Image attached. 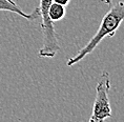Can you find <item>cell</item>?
Here are the masks:
<instances>
[{
  "instance_id": "obj_1",
  "label": "cell",
  "mask_w": 124,
  "mask_h": 122,
  "mask_svg": "<svg viewBox=\"0 0 124 122\" xmlns=\"http://www.w3.org/2000/svg\"><path fill=\"white\" fill-rule=\"evenodd\" d=\"M124 21V0L118 1L117 3L111 5L105 15L102 18V21L99 25L97 32L92 37L91 40L83 46L79 52L70 58L66 61L67 66H73L83 60L86 56L95 51V49L100 44V42L106 37H114L118 29Z\"/></svg>"
},
{
  "instance_id": "obj_2",
  "label": "cell",
  "mask_w": 124,
  "mask_h": 122,
  "mask_svg": "<svg viewBox=\"0 0 124 122\" xmlns=\"http://www.w3.org/2000/svg\"><path fill=\"white\" fill-rule=\"evenodd\" d=\"M53 0H40L39 2V17L41 18V31L43 36L42 48L39 49V57L54 58L60 51L58 34L56 33L54 21L48 15V8Z\"/></svg>"
},
{
  "instance_id": "obj_3",
  "label": "cell",
  "mask_w": 124,
  "mask_h": 122,
  "mask_svg": "<svg viewBox=\"0 0 124 122\" xmlns=\"http://www.w3.org/2000/svg\"><path fill=\"white\" fill-rule=\"evenodd\" d=\"M109 90V74L108 72L103 71L99 77L97 85H96V97L94 105H93L92 116L88 119L89 122H101L111 117L113 111L110 107L109 97H108Z\"/></svg>"
},
{
  "instance_id": "obj_4",
  "label": "cell",
  "mask_w": 124,
  "mask_h": 122,
  "mask_svg": "<svg viewBox=\"0 0 124 122\" xmlns=\"http://www.w3.org/2000/svg\"><path fill=\"white\" fill-rule=\"evenodd\" d=\"M0 11L4 12H12L19 16L25 18L29 21H35L39 18V11L38 8H36L35 10L31 13H24L21 8L18 7V4L14 0H0Z\"/></svg>"
},
{
  "instance_id": "obj_5",
  "label": "cell",
  "mask_w": 124,
  "mask_h": 122,
  "mask_svg": "<svg viewBox=\"0 0 124 122\" xmlns=\"http://www.w3.org/2000/svg\"><path fill=\"white\" fill-rule=\"evenodd\" d=\"M65 14H66V8L64 5L58 4V3H56V2H52L51 5H49L48 15L54 22L63 19V18L65 17Z\"/></svg>"
},
{
  "instance_id": "obj_6",
  "label": "cell",
  "mask_w": 124,
  "mask_h": 122,
  "mask_svg": "<svg viewBox=\"0 0 124 122\" xmlns=\"http://www.w3.org/2000/svg\"><path fill=\"white\" fill-rule=\"evenodd\" d=\"M70 0H53V2H56V3H58V4L64 5V7H66V5L70 3Z\"/></svg>"
},
{
  "instance_id": "obj_7",
  "label": "cell",
  "mask_w": 124,
  "mask_h": 122,
  "mask_svg": "<svg viewBox=\"0 0 124 122\" xmlns=\"http://www.w3.org/2000/svg\"><path fill=\"white\" fill-rule=\"evenodd\" d=\"M101 2H103L105 4H111V2H113V0H100Z\"/></svg>"
}]
</instances>
